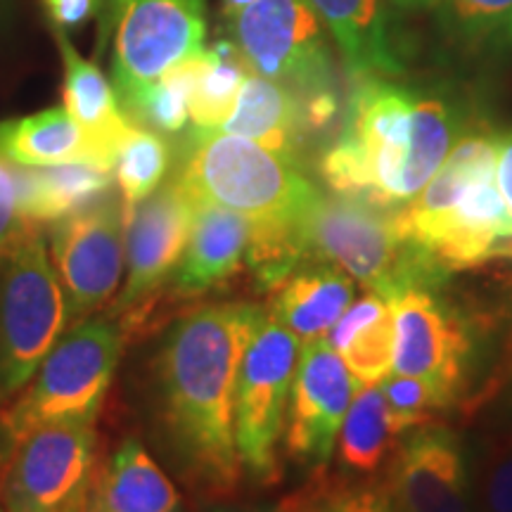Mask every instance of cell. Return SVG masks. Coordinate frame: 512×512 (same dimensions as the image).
<instances>
[{"mask_svg":"<svg viewBox=\"0 0 512 512\" xmlns=\"http://www.w3.org/2000/svg\"><path fill=\"white\" fill-rule=\"evenodd\" d=\"M53 34L64 64V110L91 140L100 164L114 171V162L131 133L133 121L126 117L117 88L107 81L98 64L81 57L67 31L53 27Z\"/></svg>","mask_w":512,"mask_h":512,"instance_id":"e0dca14e","label":"cell"},{"mask_svg":"<svg viewBox=\"0 0 512 512\" xmlns=\"http://www.w3.org/2000/svg\"><path fill=\"white\" fill-rule=\"evenodd\" d=\"M204 512H280L278 505H273V508H259V505H209Z\"/></svg>","mask_w":512,"mask_h":512,"instance_id":"d590c367","label":"cell"},{"mask_svg":"<svg viewBox=\"0 0 512 512\" xmlns=\"http://www.w3.org/2000/svg\"><path fill=\"white\" fill-rule=\"evenodd\" d=\"M174 181L190 202H209L256 223H294L320 192L299 162L223 131H192Z\"/></svg>","mask_w":512,"mask_h":512,"instance_id":"3957f363","label":"cell"},{"mask_svg":"<svg viewBox=\"0 0 512 512\" xmlns=\"http://www.w3.org/2000/svg\"><path fill=\"white\" fill-rule=\"evenodd\" d=\"M169 164L171 150L162 133L133 124L114 162V181L126 207L150 197L162 185Z\"/></svg>","mask_w":512,"mask_h":512,"instance_id":"f1b7e54d","label":"cell"},{"mask_svg":"<svg viewBox=\"0 0 512 512\" xmlns=\"http://www.w3.org/2000/svg\"><path fill=\"white\" fill-rule=\"evenodd\" d=\"M503 138L472 131L411 202L394 209L399 233L441 283L456 271L512 259V216L498 190Z\"/></svg>","mask_w":512,"mask_h":512,"instance_id":"7a4b0ae2","label":"cell"},{"mask_svg":"<svg viewBox=\"0 0 512 512\" xmlns=\"http://www.w3.org/2000/svg\"><path fill=\"white\" fill-rule=\"evenodd\" d=\"M86 503H88V498H83V501L72 503L69 508H64L62 512H86Z\"/></svg>","mask_w":512,"mask_h":512,"instance_id":"f35d334b","label":"cell"},{"mask_svg":"<svg viewBox=\"0 0 512 512\" xmlns=\"http://www.w3.org/2000/svg\"><path fill=\"white\" fill-rule=\"evenodd\" d=\"M496 181H498V190H501V195L505 200V207H508L510 216H512V131H510L508 140H503L501 157H498Z\"/></svg>","mask_w":512,"mask_h":512,"instance_id":"e575fe53","label":"cell"},{"mask_svg":"<svg viewBox=\"0 0 512 512\" xmlns=\"http://www.w3.org/2000/svg\"><path fill=\"white\" fill-rule=\"evenodd\" d=\"M394 5H399L403 10H427L437 8L439 0H392Z\"/></svg>","mask_w":512,"mask_h":512,"instance_id":"74e56055","label":"cell"},{"mask_svg":"<svg viewBox=\"0 0 512 512\" xmlns=\"http://www.w3.org/2000/svg\"><path fill=\"white\" fill-rule=\"evenodd\" d=\"M67 328L46 235L34 228L0 256V411L27 387Z\"/></svg>","mask_w":512,"mask_h":512,"instance_id":"8992f818","label":"cell"},{"mask_svg":"<svg viewBox=\"0 0 512 512\" xmlns=\"http://www.w3.org/2000/svg\"><path fill=\"white\" fill-rule=\"evenodd\" d=\"M325 342L342 356L356 384H380L394 368V313L380 294L368 292L332 325Z\"/></svg>","mask_w":512,"mask_h":512,"instance_id":"603a6c76","label":"cell"},{"mask_svg":"<svg viewBox=\"0 0 512 512\" xmlns=\"http://www.w3.org/2000/svg\"><path fill=\"white\" fill-rule=\"evenodd\" d=\"M394 370L432 382L456 401L472 354L470 328L432 287H408L392 299Z\"/></svg>","mask_w":512,"mask_h":512,"instance_id":"4fadbf2b","label":"cell"},{"mask_svg":"<svg viewBox=\"0 0 512 512\" xmlns=\"http://www.w3.org/2000/svg\"><path fill=\"white\" fill-rule=\"evenodd\" d=\"M207 0H128L114 29V88L121 107L204 50Z\"/></svg>","mask_w":512,"mask_h":512,"instance_id":"8fae6325","label":"cell"},{"mask_svg":"<svg viewBox=\"0 0 512 512\" xmlns=\"http://www.w3.org/2000/svg\"><path fill=\"white\" fill-rule=\"evenodd\" d=\"M342 50L344 64L361 79L396 76L403 69L389 34L384 0H309Z\"/></svg>","mask_w":512,"mask_h":512,"instance_id":"ffe728a7","label":"cell"},{"mask_svg":"<svg viewBox=\"0 0 512 512\" xmlns=\"http://www.w3.org/2000/svg\"><path fill=\"white\" fill-rule=\"evenodd\" d=\"M354 302V280L337 266L297 268L273 299L271 316L299 342L325 339Z\"/></svg>","mask_w":512,"mask_h":512,"instance_id":"7402d4cb","label":"cell"},{"mask_svg":"<svg viewBox=\"0 0 512 512\" xmlns=\"http://www.w3.org/2000/svg\"><path fill=\"white\" fill-rule=\"evenodd\" d=\"M41 228L29 223L19 211L15 162L0 152V256L17 245L29 230Z\"/></svg>","mask_w":512,"mask_h":512,"instance_id":"836d02e7","label":"cell"},{"mask_svg":"<svg viewBox=\"0 0 512 512\" xmlns=\"http://www.w3.org/2000/svg\"><path fill=\"white\" fill-rule=\"evenodd\" d=\"M86 512H185L176 484L138 439H124L93 472Z\"/></svg>","mask_w":512,"mask_h":512,"instance_id":"ac0fdd59","label":"cell"},{"mask_svg":"<svg viewBox=\"0 0 512 512\" xmlns=\"http://www.w3.org/2000/svg\"><path fill=\"white\" fill-rule=\"evenodd\" d=\"M280 512H401L387 477L332 475L328 465L278 503Z\"/></svg>","mask_w":512,"mask_h":512,"instance_id":"484cf974","label":"cell"},{"mask_svg":"<svg viewBox=\"0 0 512 512\" xmlns=\"http://www.w3.org/2000/svg\"><path fill=\"white\" fill-rule=\"evenodd\" d=\"M0 152L10 162L24 166L72 162L102 166L91 140L64 107H50V110L29 114V117L3 121L0 124Z\"/></svg>","mask_w":512,"mask_h":512,"instance_id":"cb8c5ba5","label":"cell"},{"mask_svg":"<svg viewBox=\"0 0 512 512\" xmlns=\"http://www.w3.org/2000/svg\"><path fill=\"white\" fill-rule=\"evenodd\" d=\"M219 131L254 140L294 162H299V150L311 136L302 95L254 72L247 74L235 110Z\"/></svg>","mask_w":512,"mask_h":512,"instance_id":"d6986e66","label":"cell"},{"mask_svg":"<svg viewBox=\"0 0 512 512\" xmlns=\"http://www.w3.org/2000/svg\"><path fill=\"white\" fill-rule=\"evenodd\" d=\"M299 354L302 342L268 313L242 356L235 384V446L242 472L256 484L271 486L280 479L278 444Z\"/></svg>","mask_w":512,"mask_h":512,"instance_id":"52a82bcc","label":"cell"},{"mask_svg":"<svg viewBox=\"0 0 512 512\" xmlns=\"http://www.w3.org/2000/svg\"><path fill=\"white\" fill-rule=\"evenodd\" d=\"M228 27L249 72L290 86L302 98L332 91L325 24L309 0H252Z\"/></svg>","mask_w":512,"mask_h":512,"instance_id":"ba28073f","label":"cell"},{"mask_svg":"<svg viewBox=\"0 0 512 512\" xmlns=\"http://www.w3.org/2000/svg\"><path fill=\"white\" fill-rule=\"evenodd\" d=\"M387 482L401 512H475L470 463L448 427L425 425L396 446Z\"/></svg>","mask_w":512,"mask_h":512,"instance_id":"9a60e30c","label":"cell"},{"mask_svg":"<svg viewBox=\"0 0 512 512\" xmlns=\"http://www.w3.org/2000/svg\"><path fill=\"white\" fill-rule=\"evenodd\" d=\"M43 3H46L53 27L74 31L91 19H100V36L102 41H107V34L117 29L128 0H43Z\"/></svg>","mask_w":512,"mask_h":512,"instance_id":"d6a6232c","label":"cell"},{"mask_svg":"<svg viewBox=\"0 0 512 512\" xmlns=\"http://www.w3.org/2000/svg\"><path fill=\"white\" fill-rule=\"evenodd\" d=\"M252 240V219L209 202H192L188 245L174 275V290L183 297L202 294L238 273Z\"/></svg>","mask_w":512,"mask_h":512,"instance_id":"2e32d148","label":"cell"},{"mask_svg":"<svg viewBox=\"0 0 512 512\" xmlns=\"http://www.w3.org/2000/svg\"><path fill=\"white\" fill-rule=\"evenodd\" d=\"M93 472V422L38 425L17 441L0 470L5 512H62L88 498Z\"/></svg>","mask_w":512,"mask_h":512,"instance_id":"9c48e42d","label":"cell"},{"mask_svg":"<svg viewBox=\"0 0 512 512\" xmlns=\"http://www.w3.org/2000/svg\"><path fill=\"white\" fill-rule=\"evenodd\" d=\"M124 328L114 316L76 323L50 349L46 361L0 411V470L31 430L46 422H95L117 373Z\"/></svg>","mask_w":512,"mask_h":512,"instance_id":"277c9868","label":"cell"},{"mask_svg":"<svg viewBox=\"0 0 512 512\" xmlns=\"http://www.w3.org/2000/svg\"><path fill=\"white\" fill-rule=\"evenodd\" d=\"M356 382L325 339L306 342L299 354L285 418V456L306 470L330 463Z\"/></svg>","mask_w":512,"mask_h":512,"instance_id":"7c38bea8","label":"cell"},{"mask_svg":"<svg viewBox=\"0 0 512 512\" xmlns=\"http://www.w3.org/2000/svg\"><path fill=\"white\" fill-rule=\"evenodd\" d=\"M247 74L245 57L233 41H219L214 48H207V64L190 98V121L195 131H219L226 124Z\"/></svg>","mask_w":512,"mask_h":512,"instance_id":"4316f807","label":"cell"},{"mask_svg":"<svg viewBox=\"0 0 512 512\" xmlns=\"http://www.w3.org/2000/svg\"><path fill=\"white\" fill-rule=\"evenodd\" d=\"M384 401H387L389 425L396 437L415 427L432 425L439 411L451 406V401L434 387L432 382L413 375H387L380 382Z\"/></svg>","mask_w":512,"mask_h":512,"instance_id":"f546056e","label":"cell"},{"mask_svg":"<svg viewBox=\"0 0 512 512\" xmlns=\"http://www.w3.org/2000/svg\"><path fill=\"white\" fill-rule=\"evenodd\" d=\"M380 384H356L339 432V467L354 477H375L396 451Z\"/></svg>","mask_w":512,"mask_h":512,"instance_id":"d4e9b609","label":"cell"},{"mask_svg":"<svg viewBox=\"0 0 512 512\" xmlns=\"http://www.w3.org/2000/svg\"><path fill=\"white\" fill-rule=\"evenodd\" d=\"M266 313L247 302L207 304L169 325L147 363L150 432L166 463L207 498L240 489L235 384L245 349Z\"/></svg>","mask_w":512,"mask_h":512,"instance_id":"6da1fadb","label":"cell"},{"mask_svg":"<svg viewBox=\"0 0 512 512\" xmlns=\"http://www.w3.org/2000/svg\"><path fill=\"white\" fill-rule=\"evenodd\" d=\"M50 249L72 328L119 290L126 259L124 200L112 192L93 207L50 223Z\"/></svg>","mask_w":512,"mask_h":512,"instance_id":"30bf717a","label":"cell"},{"mask_svg":"<svg viewBox=\"0 0 512 512\" xmlns=\"http://www.w3.org/2000/svg\"><path fill=\"white\" fill-rule=\"evenodd\" d=\"M190 223L192 202L176 181L126 207V283L114 302V316L136 313L174 275L188 245Z\"/></svg>","mask_w":512,"mask_h":512,"instance_id":"5bb4252c","label":"cell"},{"mask_svg":"<svg viewBox=\"0 0 512 512\" xmlns=\"http://www.w3.org/2000/svg\"><path fill=\"white\" fill-rule=\"evenodd\" d=\"M204 64L207 48L185 57L126 107V117L157 133H181L190 121V98Z\"/></svg>","mask_w":512,"mask_h":512,"instance_id":"83f0119b","label":"cell"},{"mask_svg":"<svg viewBox=\"0 0 512 512\" xmlns=\"http://www.w3.org/2000/svg\"><path fill=\"white\" fill-rule=\"evenodd\" d=\"M299 230L309 256L337 266L387 302L408 287L439 285L418 249L399 233L394 209L354 197L318 195Z\"/></svg>","mask_w":512,"mask_h":512,"instance_id":"5b68a950","label":"cell"},{"mask_svg":"<svg viewBox=\"0 0 512 512\" xmlns=\"http://www.w3.org/2000/svg\"><path fill=\"white\" fill-rule=\"evenodd\" d=\"M437 5L456 38L470 43L512 41V0H439Z\"/></svg>","mask_w":512,"mask_h":512,"instance_id":"4dcf8cb0","label":"cell"},{"mask_svg":"<svg viewBox=\"0 0 512 512\" xmlns=\"http://www.w3.org/2000/svg\"><path fill=\"white\" fill-rule=\"evenodd\" d=\"M0 512H5V510H3V508H0Z\"/></svg>","mask_w":512,"mask_h":512,"instance_id":"ab89813d","label":"cell"},{"mask_svg":"<svg viewBox=\"0 0 512 512\" xmlns=\"http://www.w3.org/2000/svg\"><path fill=\"white\" fill-rule=\"evenodd\" d=\"M19 211L29 223H55L98 204L114 192V171L98 164H15Z\"/></svg>","mask_w":512,"mask_h":512,"instance_id":"44dd1931","label":"cell"},{"mask_svg":"<svg viewBox=\"0 0 512 512\" xmlns=\"http://www.w3.org/2000/svg\"><path fill=\"white\" fill-rule=\"evenodd\" d=\"M472 489L475 512H512V427L486 446Z\"/></svg>","mask_w":512,"mask_h":512,"instance_id":"1f68e13d","label":"cell"},{"mask_svg":"<svg viewBox=\"0 0 512 512\" xmlns=\"http://www.w3.org/2000/svg\"><path fill=\"white\" fill-rule=\"evenodd\" d=\"M252 0H221V15L223 19H233L238 12H242Z\"/></svg>","mask_w":512,"mask_h":512,"instance_id":"8d00e7d4","label":"cell"}]
</instances>
